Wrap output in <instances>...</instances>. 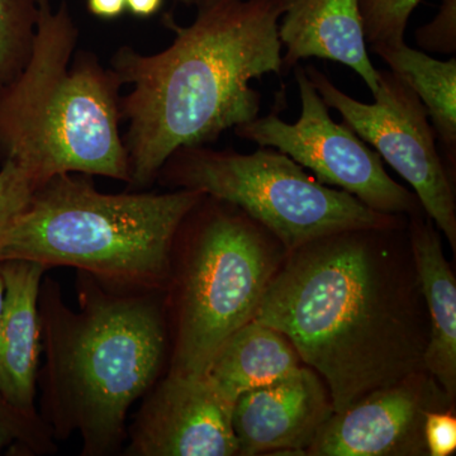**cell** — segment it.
I'll return each instance as SVG.
<instances>
[{"instance_id":"16","label":"cell","mask_w":456,"mask_h":456,"mask_svg":"<svg viewBox=\"0 0 456 456\" xmlns=\"http://www.w3.org/2000/svg\"><path fill=\"white\" fill-rule=\"evenodd\" d=\"M303 364L298 351L284 334L250 321L216 354L206 375L230 403L246 392L269 386Z\"/></svg>"},{"instance_id":"18","label":"cell","mask_w":456,"mask_h":456,"mask_svg":"<svg viewBox=\"0 0 456 456\" xmlns=\"http://www.w3.org/2000/svg\"><path fill=\"white\" fill-rule=\"evenodd\" d=\"M37 20V0H0V86L28 61Z\"/></svg>"},{"instance_id":"25","label":"cell","mask_w":456,"mask_h":456,"mask_svg":"<svg viewBox=\"0 0 456 456\" xmlns=\"http://www.w3.org/2000/svg\"><path fill=\"white\" fill-rule=\"evenodd\" d=\"M163 4L164 0H126V11L134 17L150 18L158 14Z\"/></svg>"},{"instance_id":"4","label":"cell","mask_w":456,"mask_h":456,"mask_svg":"<svg viewBox=\"0 0 456 456\" xmlns=\"http://www.w3.org/2000/svg\"><path fill=\"white\" fill-rule=\"evenodd\" d=\"M31 55L0 86V165L14 163L38 185L59 174L130 183L121 132V88L98 56L77 51L79 29L68 4L37 0Z\"/></svg>"},{"instance_id":"24","label":"cell","mask_w":456,"mask_h":456,"mask_svg":"<svg viewBox=\"0 0 456 456\" xmlns=\"http://www.w3.org/2000/svg\"><path fill=\"white\" fill-rule=\"evenodd\" d=\"M93 16L101 20H116L126 12V0H88Z\"/></svg>"},{"instance_id":"10","label":"cell","mask_w":456,"mask_h":456,"mask_svg":"<svg viewBox=\"0 0 456 456\" xmlns=\"http://www.w3.org/2000/svg\"><path fill=\"white\" fill-rule=\"evenodd\" d=\"M127 426V456H233V404L206 374L165 371Z\"/></svg>"},{"instance_id":"20","label":"cell","mask_w":456,"mask_h":456,"mask_svg":"<svg viewBox=\"0 0 456 456\" xmlns=\"http://www.w3.org/2000/svg\"><path fill=\"white\" fill-rule=\"evenodd\" d=\"M419 3L421 0H359L367 44L403 42L408 20Z\"/></svg>"},{"instance_id":"8","label":"cell","mask_w":456,"mask_h":456,"mask_svg":"<svg viewBox=\"0 0 456 456\" xmlns=\"http://www.w3.org/2000/svg\"><path fill=\"white\" fill-rule=\"evenodd\" d=\"M326 106L415 191L428 217L456 248V203L448 167L424 104L391 70H378L374 103L351 98L314 66L305 68Z\"/></svg>"},{"instance_id":"15","label":"cell","mask_w":456,"mask_h":456,"mask_svg":"<svg viewBox=\"0 0 456 456\" xmlns=\"http://www.w3.org/2000/svg\"><path fill=\"white\" fill-rule=\"evenodd\" d=\"M411 255L430 325L425 370L450 398L456 395V281L444 255L439 231L421 212L411 216Z\"/></svg>"},{"instance_id":"23","label":"cell","mask_w":456,"mask_h":456,"mask_svg":"<svg viewBox=\"0 0 456 456\" xmlns=\"http://www.w3.org/2000/svg\"><path fill=\"white\" fill-rule=\"evenodd\" d=\"M424 436L428 454L449 456L456 450V417L448 410L426 413Z\"/></svg>"},{"instance_id":"1","label":"cell","mask_w":456,"mask_h":456,"mask_svg":"<svg viewBox=\"0 0 456 456\" xmlns=\"http://www.w3.org/2000/svg\"><path fill=\"white\" fill-rule=\"evenodd\" d=\"M391 230H351L288 253L255 321L278 330L325 382L335 412L424 370L430 325L415 266Z\"/></svg>"},{"instance_id":"27","label":"cell","mask_w":456,"mask_h":456,"mask_svg":"<svg viewBox=\"0 0 456 456\" xmlns=\"http://www.w3.org/2000/svg\"><path fill=\"white\" fill-rule=\"evenodd\" d=\"M175 2L185 5H194V7L198 8L200 5L204 4V3L208 2V0H175Z\"/></svg>"},{"instance_id":"2","label":"cell","mask_w":456,"mask_h":456,"mask_svg":"<svg viewBox=\"0 0 456 456\" xmlns=\"http://www.w3.org/2000/svg\"><path fill=\"white\" fill-rule=\"evenodd\" d=\"M281 0H208L167 49L142 53L119 47L110 66L122 86L123 136L131 191L154 184L176 150L207 145L259 117L253 79L283 74L279 40Z\"/></svg>"},{"instance_id":"3","label":"cell","mask_w":456,"mask_h":456,"mask_svg":"<svg viewBox=\"0 0 456 456\" xmlns=\"http://www.w3.org/2000/svg\"><path fill=\"white\" fill-rule=\"evenodd\" d=\"M77 310L45 275L38 296L42 419L53 439L79 435L83 456L118 454L127 419L169 364L164 292H127L77 272Z\"/></svg>"},{"instance_id":"19","label":"cell","mask_w":456,"mask_h":456,"mask_svg":"<svg viewBox=\"0 0 456 456\" xmlns=\"http://www.w3.org/2000/svg\"><path fill=\"white\" fill-rule=\"evenodd\" d=\"M56 450V440L40 412H26L0 395V454L49 455Z\"/></svg>"},{"instance_id":"12","label":"cell","mask_w":456,"mask_h":456,"mask_svg":"<svg viewBox=\"0 0 456 456\" xmlns=\"http://www.w3.org/2000/svg\"><path fill=\"white\" fill-rule=\"evenodd\" d=\"M334 413L322 378L302 365L283 379L236 399L232 428L239 455H305Z\"/></svg>"},{"instance_id":"6","label":"cell","mask_w":456,"mask_h":456,"mask_svg":"<svg viewBox=\"0 0 456 456\" xmlns=\"http://www.w3.org/2000/svg\"><path fill=\"white\" fill-rule=\"evenodd\" d=\"M278 241L232 204L209 196L188 213L164 292L167 371L203 375L222 345L250 322L277 273Z\"/></svg>"},{"instance_id":"21","label":"cell","mask_w":456,"mask_h":456,"mask_svg":"<svg viewBox=\"0 0 456 456\" xmlns=\"http://www.w3.org/2000/svg\"><path fill=\"white\" fill-rule=\"evenodd\" d=\"M37 187L36 180L18 165H0V228L25 209Z\"/></svg>"},{"instance_id":"9","label":"cell","mask_w":456,"mask_h":456,"mask_svg":"<svg viewBox=\"0 0 456 456\" xmlns=\"http://www.w3.org/2000/svg\"><path fill=\"white\" fill-rule=\"evenodd\" d=\"M301 116L283 121L277 113L233 128L240 139L289 156L329 187L346 191L375 212L412 216L424 211L419 198L384 169L382 158L349 126L336 123L303 66L294 68Z\"/></svg>"},{"instance_id":"13","label":"cell","mask_w":456,"mask_h":456,"mask_svg":"<svg viewBox=\"0 0 456 456\" xmlns=\"http://www.w3.org/2000/svg\"><path fill=\"white\" fill-rule=\"evenodd\" d=\"M281 4L283 74L310 57L331 60L353 69L374 97L378 69L369 57L359 0H281Z\"/></svg>"},{"instance_id":"22","label":"cell","mask_w":456,"mask_h":456,"mask_svg":"<svg viewBox=\"0 0 456 456\" xmlns=\"http://www.w3.org/2000/svg\"><path fill=\"white\" fill-rule=\"evenodd\" d=\"M416 41L421 49L431 53H456V0H441L434 20L417 28Z\"/></svg>"},{"instance_id":"11","label":"cell","mask_w":456,"mask_h":456,"mask_svg":"<svg viewBox=\"0 0 456 456\" xmlns=\"http://www.w3.org/2000/svg\"><path fill=\"white\" fill-rule=\"evenodd\" d=\"M452 402L428 371H416L335 412L305 455H428L426 413L448 410Z\"/></svg>"},{"instance_id":"5","label":"cell","mask_w":456,"mask_h":456,"mask_svg":"<svg viewBox=\"0 0 456 456\" xmlns=\"http://www.w3.org/2000/svg\"><path fill=\"white\" fill-rule=\"evenodd\" d=\"M92 178L59 174L38 185L25 209L0 228V263L65 266L114 289L165 292L180 224L206 194L103 193Z\"/></svg>"},{"instance_id":"7","label":"cell","mask_w":456,"mask_h":456,"mask_svg":"<svg viewBox=\"0 0 456 456\" xmlns=\"http://www.w3.org/2000/svg\"><path fill=\"white\" fill-rule=\"evenodd\" d=\"M156 182L191 189L237 207L268 230L287 253L351 230L399 228V216L369 208L346 191L329 187L273 147L251 154L182 147L165 161Z\"/></svg>"},{"instance_id":"26","label":"cell","mask_w":456,"mask_h":456,"mask_svg":"<svg viewBox=\"0 0 456 456\" xmlns=\"http://www.w3.org/2000/svg\"><path fill=\"white\" fill-rule=\"evenodd\" d=\"M5 298V284L3 279L2 272H0V322H2L3 310H4Z\"/></svg>"},{"instance_id":"17","label":"cell","mask_w":456,"mask_h":456,"mask_svg":"<svg viewBox=\"0 0 456 456\" xmlns=\"http://www.w3.org/2000/svg\"><path fill=\"white\" fill-rule=\"evenodd\" d=\"M392 73L413 90L431 118L449 164L456 163V60L434 59L406 42L371 46Z\"/></svg>"},{"instance_id":"14","label":"cell","mask_w":456,"mask_h":456,"mask_svg":"<svg viewBox=\"0 0 456 456\" xmlns=\"http://www.w3.org/2000/svg\"><path fill=\"white\" fill-rule=\"evenodd\" d=\"M47 268L35 261L0 263L5 284L0 322V395L26 412L36 408L41 358L38 296Z\"/></svg>"}]
</instances>
